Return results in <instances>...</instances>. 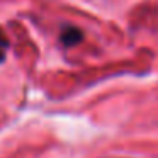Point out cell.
<instances>
[{
    "mask_svg": "<svg viewBox=\"0 0 158 158\" xmlns=\"http://www.w3.org/2000/svg\"><path fill=\"white\" fill-rule=\"evenodd\" d=\"M60 39H61L63 46H66V48L77 46L78 43L83 41V32H82V29L75 27V26H63Z\"/></svg>",
    "mask_w": 158,
    "mask_h": 158,
    "instance_id": "cell-1",
    "label": "cell"
},
{
    "mask_svg": "<svg viewBox=\"0 0 158 158\" xmlns=\"http://www.w3.org/2000/svg\"><path fill=\"white\" fill-rule=\"evenodd\" d=\"M7 46H9V41H7V38H5V34L2 32V29H0V48L7 49Z\"/></svg>",
    "mask_w": 158,
    "mask_h": 158,
    "instance_id": "cell-2",
    "label": "cell"
},
{
    "mask_svg": "<svg viewBox=\"0 0 158 158\" xmlns=\"http://www.w3.org/2000/svg\"><path fill=\"white\" fill-rule=\"evenodd\" d=\"M4 58H5V51H4V48H0V63L4 61Z\"/></svg>",
    "mask_w": 158,
    "mask_h": 158,
    "instance_id": "cell-3",
    "label": "cell"
}]
</instances>
